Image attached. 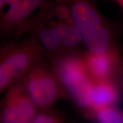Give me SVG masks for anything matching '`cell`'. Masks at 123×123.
<instances>
[{
    "label": "cell",
    "mask_w": 123,
    "mask_h": 123,
    "mask_svg": "<svg viewBox=\"0 0 123 123\" xmlns=\"http://www.w3.org/2000/svg\"><path fill=\"white\" fill-rule=\"evenodd\" d=\"M93 115L97 123H123V114L115 106L103 108Z\"/></svg>",
    "instance_id": "8fae6325"
},
{
    "label": "cell",
    "mask_w": 123,
    "mask_h": 123,
    "mask_svg": "<svg viewBox=\"0 0 123 123\" xmlns=\"http://www.w3.org/2000/svg\"><path fill=\"white\" fill-rule=\"evenodd\" d=\"M122 86H123V79H122Z\"/></svg>",
    "instance_id": "ac0fdd59"
},
{
    "label": "cell",
    "mask_w": 123,
    "mask_h": 123,
    "mask_svg": "<svg viewBox=\"0 0 123 123\" xmlns=\"http://www.w3.org/2000/svg\"><path fill=\"white\" fill-rule=\"evenodd\" d=\"M70 12L73 24L79 29L90 51L103 53L111 47L110 32L88 0H70Z\"/></svg>",
    "instance_id": "3957f363"
},
{
    "label": "cell",
    "mask_w": 123,
    "mask_h": 123,
    "mask_svg": "<svg viewBox=\"0 0 123 123\" xmlns=\"http://www.w3.org/2000/svg\"><path fill=\"white\" fill-rule=\"evenodd\" d=\"M55 14L59 19L62 20H66L69 17L70 18V10L65 6L60 5L56 7L55 10Z\"/></svg>",
    "instance_id": "4fadbf2b"
},
{
    "label": "cell",
    "mask_w": 123,
    "mask_h": 123,
    "mask_svg": "<svg viewBox=\"0 0 123 123\" xmlns=\"http://www.w3.org/2000/svg\"><path fill=\"white\" fill-rule=\"evenodd\" d=\"M49 109L38 111L29 123H61L59 117Z\"/></svg>",
    "instance_id": "7c38bea8"
},
{
    "label": "cell",
    "mask_w": 123,
    "mask_h": 123,
    "mask_svg": "<svg viewBox=\"0 0 123 123\" xmlns=\"http://www.w3.org/2000/svg\"><path fill=\"white\" fill-rule=\"evenodd\" d=\"M45 51L56 49L61 43L59 37L53 25L40 28L38 36L33 37Z\"/></svg>",
    "instance_id": "30bf717a"
},
{
    "label": "cell",
    "mask_w": 123,
    "mask_h": 123,
    "mask_svg": "<svg viewBox=\"0 0 123 123\" xmlns=\"http://www.w3.org/2000/svg\"><path fill=\"white\" fill-rule=\"evenodd\" d=\"M44 50L34 37L21 42H6L0 59V95L21 81L38 62Z\"/></svg>",
    "instance_id": "6da1fadb"
},
{
    "label": "cell",
    "mask_w": 123,
    "mask_h": 123,
    "mask_svg": "<svg viewBox=\"0 0 123 123\" xmlns=\"http://www.w3.org/2000/svg\"><path fill=\"white\" fill-rule=\"evenodd\" d=\"M44 0H20L9 7L0 16V38L19 36L31 26L30 19L38 9L42 8Z\"/></svg>",
    "instance_id": "8992f818"
},
{
    "label": "cell",
    "mask_w": 123,
    "mask_h": 123,
    "mask_svg": "<svg viewBox=\"0 0 123 123\" xmlns=\"http://www.w3.org/2000/svg\"></svg>",
    "instance_id": "d6986e66"
},
{
    "label": "cell",
    "mask_w": 123,
    "mask_h": 123,
    "mask_svg": "<svg viewBox=\"0 0 123 123\" xmlns=\"http://www.w3.org/2000/svg\"><path fill=\"white\" fill-rule=\"evenodd\" d=\"M115 1L120 6L123 10V0H115Z\"/></svg>",
    "instance_id": "e0dca14e"
},
{
    "label": "cell",
    "mask_w": 123,
    "mask_h": 123,
    "mask_svg": "<svg viewBox=\"0 0 123 123\" xmlns=\"http://www.w3.org/2000/svg\"><path fill=\"white\" fill-rule=\"evenodd\" d=\"M19 1L20 0H4V7L7 6V7H9L12 6L17 4Z\"/></svg>",
    "instance_id": "5bb4252c"
},
{
    "label": "cell",
    "mask_w": 123,
    "mask_h": 123,
    "mask_svg": "<svg viewBox=\"0 0 123 123\" xmlns=\"http://www.w3.org/2000/svg\"><path fill=\"white\" fill-rule=\"evenodd\" d=\"M52 25L59 36L61 43L64 46H76L82 40L80 31L74 24H56Z\"/></svg>",
    "instance_id": "9c48e42d"
},
{
    "label": "cell",
    "mask_w": 123,
    "mask_h": 123,
    "mask_svg": "<svg viewBox=\"0 0 123 123\" xmlns=\"http://www.w3.org/2000/svg\"><path fill=\"white\" fill-rule=\"evenodd\" d=\"M0 104H1V103H0Z\"/></svg>",
    "instance_id": "ffe728a7"
},
{
    "label": "cell",
    "mask_w": 123,
    "mask_h": 123,
    "mask_svg": "<svg viewBox=\"0 0 123 123\" xmlns=\"http://www.w3.org/2000/svg\"><path fill=\"white\" fill-rule=\"evenodd\" d=\"M87 73L92 81L111 79L120 67V56L115 47L103 53L89 51L83 59Z\"/></svg>",
    "instance_id": "52a82bcc"
},
{
    "label": "cell",
    "mask_w": 123,
    "mask_h": 123,
    "mask_svg": "<svg viewBox=\"0 0 123 123\" xmlns=\"http://www.w3.org/2000/svg\"><path fill=\"white\" fill-rule=\"evenodd\" d=\"M21 83L39 110L50 108L59 96L57 79L41 61L29 71Z\"/></svg>",
    "instance_id": "277c9868"
},
{
    "label": "cell",
    "mask_w": 123,
    "mask_h": 123,
    "mask_svg": "<svg viewBox=\"0 0 123 123\" xmlns=\"http://www.w3.org/2000/svg\"><path fill=\"white\" fill-rule=\"evenodd\" d=\"M5 92L0 101V123H29L39 110L27 95L21 81Z\"/></svg>",
    "instance_id": "5b68a950"
},
{
    "label": "cell",
    "mask_w": 123,
    "mask_h": 123,
    "mask_svg": "<svg viewBox=\"0 0 123 123\" xmlns=\"http://www.w3.org/2000/svg\"><path fill=\"white\" fill-rule=\"evenodd\" d=\"M119 99V88L112 79L93 81L89 110L93 114L103 108L115 106Z\"/></svg>",
    "instance_id": "ba28073f"
},
{
    "label": "cell",
    "mask_w": 123,
    "mask_h": 123,
    "mask_svg": "<svg viewBox=\"0 0 123 123\" xmlns=\"http://www.w3.org/2000/svg\"><path fill=\"white\" fill-rule=\"evenodd\" d=\"M53 67L52 73L61 81L75 105L89 110L93 81L86 70L83 59L76 55H66L55 60Z\"/></svg>",
    "instance_id": "7a4b0ae2"
},
{
    "label": "cell",
    "mask_w": 123,
    "mask_h": 123,
    "mask_svg": "<svg viewBox=\"0 0 123 123\" xmlns=\"http://www.w3.org/2000/svg\"><path fill=\"white\" fill-rule=\"evenodd\" d=\"M4 8V0H0V16L2 13V10Z\"/></svg>",
    "instance_id": "2e32d148"
},
{
    "label": "cell",
    "mask_w": 123,
    "mask_h": 123,
    "mask_svg": "<svg viewBox=\"0 0 123 123\" xmlns=\"http://www.w3.org/2000/svg\"><path fill=\"white\" fill-rule=\"evenodd\" d=\"M6 46V42L4 43H0V59H1V56L4 53V51L5 49Z\"/></svg>",
    "instance_id": "9a60e30c"
}]
</instances>
